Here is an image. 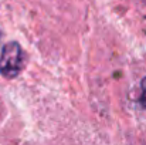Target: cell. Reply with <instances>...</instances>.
I'll return each instance as SVG.
<instances>
[{"mask_svg": "<svg viewBox=\"0 0 146 145\" xmlns=\"http://www.w3.org/2000/svg\"><path fill=\"white\" fill-rule=\"evenodd\" d=\"M24 65V53L17 41L4 44L0 54V74L4 78L17 77Z\"/></svg>", "mask_w": 146, "mask_h": 145, "instance_id": "1", "label": "cell"}, {"mask_svg": "<svg viewBox=\"0 0 146 145\" xmlns=\"http://www.w3.org/2000/svg\"><path fill=\"white\" fill-rule=\"evenodd\" d=\"M141 87H142V96H141V105L146 110V77L141 81Z\"/></svg>", "mask_w": 146, "mask_h": 145, "instance_id": "2", "label": "cell"}, {"mask_svg": "<svg viewBox=\"0 0 146 145\" xmlns=\"http://www.w3.org/2000/svg\"><path fill=\"white\" fill-rule=\"evenodd\" d=\"M0 40H1V33H0Z\"/></svg>", "mask_w": 146, "mask_h": 145, "instance_id": "3", "label": "cell"}, {"mask_svg": "<svg viewBox=\"0 0 146 145\" xmlns=\"http://www.w3.org/2000/svg\"><path fill=\"white\" fill-rule=\"evenodd\" d=\"M145 1H146V0H145Z\"/></svg>", "mask_w": 146, "mask_h": 145, "instance_id": "4", "label": "cell"}]
</instances>
